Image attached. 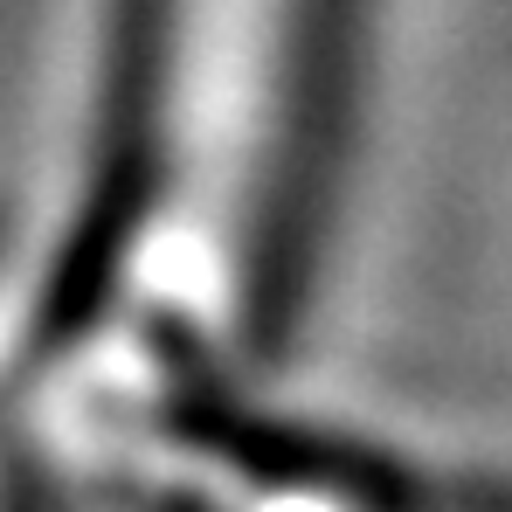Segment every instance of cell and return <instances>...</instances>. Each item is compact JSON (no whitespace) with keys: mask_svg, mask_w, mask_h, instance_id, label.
<instances>
[{"mask_svg":"<svg viewBox=\"0 0 512 512\" xmlns=\"http://www.w3.org/2000/svg\"><path fill=\"white\" fill-rule=\"evenodd\" d=\"M167 28H173V0H125L111 90H104V132H97V160H90V194L70 222V243L56 256L49 284H42V305L21 333V360H14L7 395L28 388L42 367H56L84 340V326L97 319V305L111 298V284L125 270V250L139 236V215H146V180H153Z\"/></svg>","mask_w":512,"mask_h":512,"instance_id":"obj_1","label":"cell"}]
</instances>
